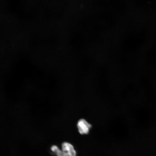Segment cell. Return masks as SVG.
<instances>
[{
    "instance_id": "1",
    "label": "cell",
    "mask_w": 156,
    "mask_h": 156,
    "mask_svg": "<svg viewBox=\"0 0 156 156\" xmlns=\"http://www.w3.org/2000/svg\"><path fill=\"white\" fill-rule=\"evenodd\" d=\"M51 149L57 156H76V152L73 146L70 143L66 142L62 144L61 150L55 145L52 146Z\"/></svg>"
},
{
    "instance_id": "2",
    "label": "cell",
    "mask_w": 156,
    "mask_h": 156,
    "mask_svg": "<svg viewBox=\"0 0 156 156\" xmlns=\"http://www.w3.org/2000/svg\"><path fill=\"white\" fill-rule=\"evenodd\" d=\"M77 127L79 133L81 134L88 133L91 125L83 119L79 120L77 123Z\"/></svg>"
}]
</instances>
